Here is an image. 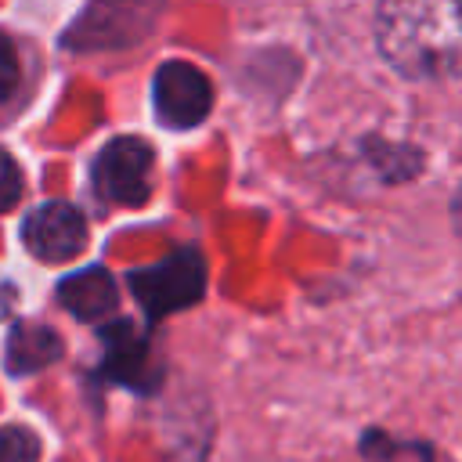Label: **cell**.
Returning a JSON list of instances; mask_svg holds the SVG:
<instances>
[{"label":"cell","mask_w":462,"mask_h":462,"mask_svg":"<svg viewBox=\"0 0 462 462\" xmlns=\"http://www.w3.org/2000/svg\"><path fill=\"white\" fill-rule=\"evenodd\" d=\"M375 43L401 76H462V0H379Z\"/></svg>","instance_id":"obj_1"},{"label":"cell","mask_w":462,"mask_h":462,"mask_svg":"<svg viewBox=\"0 0 462 462\" xmlns=\"http://www.w3.org/2000/svg\"><path fill=\"white\" fill-rule=\"evenodd\" d=\"M58 303L69 314H76L79 321H97V318L116 310L119 292H116V282L105 267H87V271L69 274L58 285Z\"/></svg>","instance_id":"obj_7"},{"label":"cell","mask_w":462,"mask_h":462,"mask_svg":"<svg viewBox=\"0 0 462 462\" xmlns=\"http://www.w3.org/2000/svg\"><path fill=\"white\" fill-rule=\"evenodd\" d=\"M14 300H18V296H14V285L0 278V321H4L7 314H11V307H14Z\"/></svg>","instance_id":"obj_13"},{"label":"cell","mask_w":462,"mask_h":462,"mask_svg":"<svg viewBox=\"0 0 462 462\" xmlns=\"http://www.w3.org/2000/svg\"><path fill=\"white\" fill-rule=\"evenodd\" d=\"M61 339H58V332L54 328H47V325H40V321H22V325H14L11 328V336H7V372H14V375H25V372H40V368H47L51 361H58L61 357Z\"/></svg>","instance_id":"obj_9"},{"label":"cell","mask_w":462,"mask_h":462,"mask_svg":"<svg viewBox=\"0 0 462 462\" xmlns=\"http://www.w3.org/2000/svg\"><path fill=\"white\" fill-rule=\"evenodd\" d=\"M94 188L116 206H141L152 180V144L141 137H116L94 159Z\"/></svg>","instance_id":"obj_4"},{"label":"cell","mask_w":462,"mask_h":462,"mask_svg":"<svg viewBox=\"0 0 462 462\" xmlns=\"http://www.w3.org/2000/svg\"><path fill=\"white\" fill-rule=\"evenodd\" d=\"M18 76H22V69H18V51H14L11 36L0 32V101H7V97L14 94Z\"/></svg>","instance_id":"obj_12"},{"label":"cell","mask_w":462,"mask_h":462,"mask_svg":"<svg viewBox=\"0 0 462 462\" xmlns=\"http://www.w3.org/2000/svg\"><path fill=\"white\" fill-rule=\"evenodd\" d=\"M0 462H40V440L25 426H0Z\"/></svg>","instance_id":"obj_10"},{"label":"cell","mask_w":462,"mask_h":462,"mask_svg":"<svg viewBox=\"0 0 462 462\" xmlns=\"http://www.w3.org/2000/svg\"><path fill=\"white\" fill-rule=\"evenodd\" d=\"M152 101L159 123L173 130H191L209 116L213 105V87L202 69L191 61H162L152 79Z\"/></svg>","instance_id":"obj_5"},{"label":"cell","mask_w":462,"mask_h":462,"mask_svg":"<svg viewBox=\"0 0 462 462\" xmlns=\"http://www.w3.org/2000/svg\"><path fill=\"white\" fill-rule=\"evenodd\" d=\"M101 339H105V368H108L112 379L130 383L137 390L152 386V375H148V365H152L148 361V339L130 321L105 325Z\"/></svg>","instance_id":"obj_8"},{"label":"cell","mask_w":462,"mask_h":462,"mask_svg":"<svg viewBox=\"0 0 462 462\" xmlns=\"http://www.w3.org/2000/svg\"><path fill=\"white\" fill-rule=\"evenodd\" d=\"M451 224H455V231H458V238H462V184H458V191H455V199H451Z\"/></svg>","instance_id":"obj_14"},{"label":"cell","mask_w":462,"mask_h":462,"mask_svg":"<svg viewBox=\"0 0 462 462\" xmlns=\"http://www.w3.org/2000/svg\"><path fill=\"white\" fill-rule=\"evenodd\" d=\"M130 289L148 318L173 314L180 307H191L206 292V260L199 249H177L162 263L130 271Z\"/></svg>","instance_id":"obj_3"},{"label":"cell","mask_w":462,"mask_h":462,"mask_svg":"<svg viewBox=\"0 0 462 462\" xmlns=\"http://www.w3.org/2000/svg\"><path fill=\"white\" fill-rule=\"evenodd\" d=\"M25 249L43 263H65L87 245V220L72 202H43L22 224Z\"/></svg>","instance_id":"obj_6"},{"label":"cell","mask_w":462,"mask_h":462,"mask_svg":"<svg viewBox=\"0 0 462 462\" xmlns=\"http://www.w3.org/2000/svg\"><path fill=\"white\" fill-rule=\"evenodd\" d=\"M18 199H22V170H18V162L0 148V213L14 209Z\"/></svg>","instance_id":"obj_11"},{"label":"cell","mask_w":462,"mask_h":462,"mask_svg":"<svg viewBox=\"0 0 462 462\" xmlns=\"http://www.w3.org/2000/svg\"><path fill=\"white\" fill-rule=\"evenodd\" d=\"M162 14V0H90L65 32L72 51H112L144 40Z\"/></svg>","instance_id":"obj_2"}]
</instances>
